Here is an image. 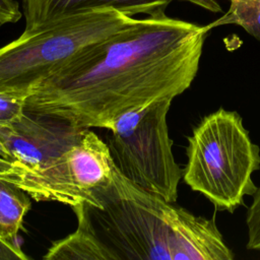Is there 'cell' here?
Instances as JSON below:
<instances>
[{"label": "cell", "instance_id": "cell-1", "mask_svg": "<svg viewBox=\"0 0 260 260\" xmlns=\"http://www.w3.org/2000/svg\"><path fill=\"white\" fill-rule=\"evenodd\" d=\"M208 31L166 12L136 18L37 84L25 112L78 129H108L124 113L188 89Z\"/></svg>", "mask_w": 260, "mask_h": 260}, {"label": "cell", "instance_id": "cell-2", "mask_svg": "<svg viewBox=\"0 0 260 260\" xmlns=\"http://www.w3.org/2000/svg\"><path fill=\"white\" fill-rule=\"evenodd\" d=\"M99 206L85 203L91 226L114 260H233L213 218L148 192L115 166L111 182L93 191Z\"/></svg>", "mask_w": 260, "mask_h": 260}, {"label": "cell", "instance_id": "cell-3", "mask_svg": "<svg viewBox=\"0 0 260 260\" xmlns=\"http://www.w3.org/2000/svg\"><path fill=\"white\" fill-rule=\"evenodd\" d=\"M135 20L116 8L100 7L24 29L0 48V90L28 96L57 69Z\"/></svg>", "mask_w": 260, "mask_h": 260}, {"label": "cell", "instance_id": "cell-4", "mask_svg": "<svg viewBox=\"0 0 260 260\" xmlns=\"http://www.w3.org/2000/svg\"><path fill=\"white\" fill-rule=\"evenodd\" d=\"M184 182L216 209L233 213L258 187L253 174L260 169L255 144L236 111L222 108L205 116L188 137Z\"/></svg>", "mask_w": 260, "mask_h": 260}, {"label": "cell", "instance_id": "cell-5", "mask_svg": "<svg viewBox=\"0 0 260 260\" xmlns=\"http://www.w3.org/2000/svg\"><path fill=\"white\" fill-rule=\"evenodd\" d=\"M172 101H157L122 114L107 129L106 143L121 174L175 203L183 171L174 158L167 123Z\"/></svg>", "mask_w": 260, "mask_h": 260}, {"label": "cell", "instance_id": "cell-6", "mask_svg": "<svg viewBox=\"0 0 260 260\" xmlns=\"http://www.w3.org/2000/svg\"><path fill=\"white\" fill-rule=\"evenodd\" d=\"M114 169L107 143L93 131L83 129L66 150L37 168H17L8 160L0 171V179L17 186L36 201L98 207L93 191L111 182Z\"/></svg>", "mask_w": 260, "mask_h": 260}, {"label": "cell", "instance_id": "cell-7", "mask_svg": "<svg viewBox=\"0 0 260 260\" xmlns=\"http://www.w3.org/2000/svg\"><path fill=\"white\" fill-rule=\"evenodd\" d=\"M82 130L25 112L9 123L4 133V142L10 153L9 165L23 169L37 168L66 150L79 138Z\"/></svg>", "mask_w": 260, "mask_h": 260}, {"label": "cell", "instance_id": "cell-8", "mask_svg": "<svg viewBox=\"0 0 260 260\" xmlns=\"http://www.w3.org/2000/svg\"><path fill=\"white\" fill-rule=\"evenodd\" d=\"M173 0H22L25 29L49 21L100 7H113L135 17L166 12Z\"/></svg>", "mask_w": 260, "mask_h": 260}, {"label": "cell", "instance_id": "cell-9", "mask_svg": "<svg viewBox=\"0 0 260 260\" xmlns=\"http://www.w3.org/2000/svg\"><path fill=\"white\" fill-rule=\"evenodd\" d=\"M77 217V229L55 242L44 256L45 260H114L110 250L95 235L85 203L71 207Z\"/></svg>", "mask_w": 260, "mask_h": 260}, {"label": "cell", "instance_id": "cell-10", "mask_svg": "<svg viewBox=\"0 0 260 260\" xmlns=\"http://www.w3.org/2000/svg\"><path fill=\"white\" fill-rule=\"evenodd\" d=\"M30 207L28 194L17 186L0 179V239L16 244L23 218Z\"/></svg>", "mask_w": 260, "mask_h": 260}, {"label": "cell", "instance_id": "cell-11", "mask_svg": "<svg viewBox=\"0 0 260 260\" xmlns=\"http://www.w3.org/2000/svg\"><path fill=\"white\" fill-rule=\"evenodd\" d=\"M231 6L221 17L205 25L208 30L224 25L236 24L250 36L260 41V0H230Z\"/></svg>", "mask_w": 260, "mask_h": 260}, {"label": "cell", "instance_id": "cell-12", "mask_svg": "<svg viewBox=\"0 0 260 260\" xmlns=\"http://www.w3.org/2000/svg\"><path fill=\"white\" fill-rule=\"evenodd\" d=\"M27 96L20 93L0 90V121L11 123L25 113Z\"/></svg>", "mask_w": 260, "mask_h": 260}, {"label": "cell", "instance_id": "cell-13", "mask_svg": "<svg viewBox=\"0 0 260 260\" xmlns=\"http://www.w3.org/2000/svg\"><path fill=\"white\" fill-rule=\"evenodd\" d=\"M246 224L248 229L247 249L260 251V188L253 195V201L247 210Z\"/></svg>", "mask_w": 260, "mask_h": 260}, {"label": "cell", "instance_id": "cell-14", "mask_svg": "<svg viewBox=\"0 0 260 260\" xmlns=\"http://www.w3.org/2000/svg\"><path fill=\"white\" fill-rule=\"evenodd\" d=\"M21 16L22 10L16 0H0V26L15 23Z\"/></svg>", "mask_w": 260, "mask_h": 260}, {"label": "cell", "instance_id": "cell-15", "mask_svg": "<svg viewBox=\"0 0 260 260\" xmlns=\"http://www.w3.org/2000/svg\"><path fill=\"white\" fill-rule=\"evenodd\" d=\"M28 257L16 244L0 239V260H27Z\"/></svg>", "mask_w": 260, "mask_h": 260}, {"label": "cell", "instance_id": "cell-16", "mask_svg": "<svg viewBox=\"0 0 260 260\" xmlns=\"http://www.w3.org/2000/svg\"><path fill=\"white\" fill-rule=\"evenodd\" d=\"M181 1L191 2L193 4L201 6L202 8H205L211 12H221L222 11L221 7L215 0H181Z\"/></svg>", "mask_w": 260, "mask_h": 260}, {"label": "cell", "instance_id": "cell-17", "mask_svg": "<svg viewBox=\"0 0 260 260\" xmlns=\"http://www.w3.org/2000/svg\"><path fill=\"white\" fill-rule=\"evenodd\" d=\"M8 125H9V123L0 121V156L6 158L7 160L10 159V153L6 147L5 142H4V133H5V130Z\"/></svg>", "mask_w": 260, "mask_h": 260}]
</instances>
